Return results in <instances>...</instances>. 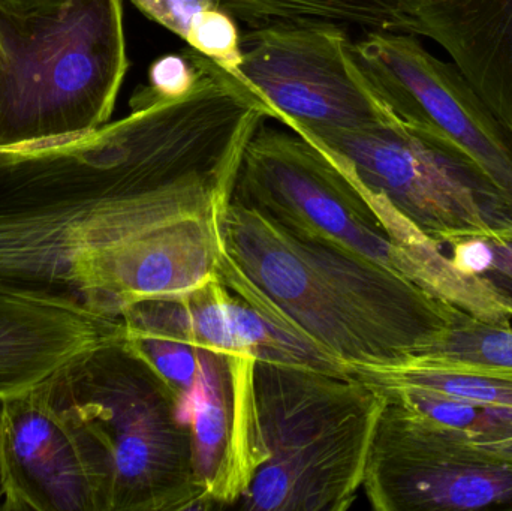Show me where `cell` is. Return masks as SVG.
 Returning <instances> with one entry per match:
<instances>
[{"mask_svg": "<svg viewBox=\"0 0 512 511\" xmlns=\"http://www.w3.org/2000/svg\"><path fill=\"white\" fill-rule=\"evenodd\" d=\"M339 156L361 185L439 245L512 225V203L454 141L393 113L355 132H297Z\"/></svg>", "mask_w": 512, "mask_h": 511, "instance_id": "obj_6", "label": "cell"}, {"mask_svg": "<svg viewBox=\"0 0 512 511\" xmlns=\"http://www.w3.org/2000/svg\"><path fill=\"white\" fill-rule=\"evenodd\" d=\"M363 489L376 511H512V455L385 398Z\"/></svg>", "mask_w": 512, "mask_h": 511, "instance_id": "obj_8", "label": "cell"}, {"mask_svg": "<svg viewBox=\"0 0 512 511\" xmlns=\"http://www.w3.org/2000/svg\"><path fill=\"white\" fill-rule=\"evenodd\" d=\"M421 356L512 368V324L484 323L456 308L448 329Z\"/></svg>", "mask_w": 512, "mask_h": 511, "instance_id": "obj_18", "label": "cell"}, {"mask_svg": "<svg viewBox=\"0 0 512 511\" xmlns=\"http://www.w3.org/2000/svg\"><path fill=\"white\" fill-rule=\"evenodd\" d=\"M125 342L182 399L197 381L203 366L201 348L162 336H126Z\"/></svg>", "mask_w": 512, "mask_h": 511, "instance_id": "obj_20", "label": "cell"}, {"mask_svg": "<svg viewBox=\"0 0 512 511\" xmlns=\"http://www.w3.org/2000/svg\"><path fill=\"white\" fill-rule=\"evenodd\" d=\"M233 189L185 180L173 144L135 113L2 149L0 294L84 309L78 275L90 257L177 222L222 218Z\"/></svg>", "mask_w": 512, "mask_h": 511, "instance_id": "obj_1", "label": "cell"}, {"mask_svg": "<svg viewBox=\"0 0 512 511\" xmlns=\"http://www.w3.org/2000/svg\"><path fill=\"white\" fill-rule=\"evenodd\" d=\"M249 30L339 26L351 33L393 30L396 0H218Z\"/></svg>", "mask_w": 512, "mask_h": 511, "instance_id": "obj_16", "label": "cell"}, {"mask_svg": "<svg viewBox=\"0 0 512 511\" xmlns=\"http://www.w3.org/2000/svg\"><path fill=\"white\" fill-rule=\"evenodd\" d=\"M203 366L180 399V419L189 425L195 471L213 509L227 507L228 468L233 440L234 392L230 357L201 348Z\"/></svg>", "mask_w": 512, "mask_h": 511, "instance_id": "obj_14", "label": "cell"}, {"mask_svg": "<svg viewBox=\"0 0 512 511\" xmlns=\"http://www.w3.org/2000/svg\"><path fill=\"white\" fill-rule=\"evenodd\" d=\"M378 392L418 389L512 408V368L417 356L387 368L349 372Z\"/></svg>", "mask_w": 512, "mask_h": 511, "instance_id": "obj_15", "label": "cell"}, {"mask_svg": "<svg viewBox=\"0 0 512 511\" xmlns=\"http://www.w3.org/2000/svg\"><path fill=\"white\" fill-rule=\"evenodd\" d=\"M231 200L409 279L405 251L351 168L291 129L259 126L243 153Z\"/></svg>", "mask_w": 512, "mask_h": 511, "instance_id": "obj_7", "label": "cell"}, {"mask_svg": "<svg viewBox=\"0 0 512 511\" xmlns=\"http://www.w3.org/2000/svg\"><path fill=\"white\" fill-rule=\"evenodd\" d=\"M221 236L222 284L348 372L421 356L453 320L454 306L405 276L237 201L228 204Z\"/></svg>", "mask_w": 512, "mask_h": 511, "instance_id": "obj_2", "label": "cell"}, {"mask_svg": "<svg viewBox=\"0 0 512 511\" xmlns=\"http://www.w3.org/2000/svg\"><path fill=\"white\" fill-rule=\"evenodd\" d=\"M125 333L117 318L0 294V401L33 389L84 351L125 339Z\"/></svg>", "mask_w": 512, "mask_h": 511, "instance_id": "obj_13", "label": "cell"}, {"mask_svg": "<svg viewBox=\"0 0 512 511\" xmlns=\"http://www.w3.org/2000/svg\"><path fill=\"white\" fill-rule=\"evenodd\" d=\"M0 150H2V149H0Z\"/></svg>", "mask_w": 512, "mask_h": 511, "instance_id": "obj_26", "label": "cell"}, {"mask_svg": "<svg viewBox=\"0 0 512 511\" xmlns=\"http://www.w3.org/2000/svg\"><path fill=\"white\" fill-rule=\"evenodd\" d=\"M200 78V63L191 47L180 54L159 57L149 68V84L141 92L152 99L170 101L189 95Z\"/></svg>", "mask_w": 512, "mask_h": 511, "instance_id": "obj_22", "label": "cell"}, {"mask_svg": "<svg viewBox=\"0 0 512 511\" xmlns=\"http://www.w3.org/2000/svg\"><path fill=\"white\" fill-rule=\"evenodd\" d=\"M186 44L218 63L225 71L237 74V68L242 62L239 21L222 6L209 9L198 18Z\"/></svg>", "mask_w": 512, "mask_h": 511, "instance_id": "obj_21", "label": "cell"}, {"mask_svg": "<svg viewBox=\"0 0 512 511\" xmlns=\"http://www.w3.org/2000/svg\"><path fill=\"white\" fill-rule=\"evenodd\" d=\"M5 498V480H3L2 456H0V506Z\"/></svg>", "mask_w": 512, "mask_h": 511, "instance_id": "obj_25", "label": "cell"}, {"mask_svg": "<svg viewBox=\"0 0 512 511\" xmlns=\"http://www.w3.org/2000/svg\"><path fill=\"white\" fill-rule=\"evenodd\" d=\"M41 389L80 441L107 511L213 510L179 395L125 339L78 354Z\"/></svg>", "mask_w": 512, "mask_h": 511, "instance_id": "obj_3", "label": "cell"}, {"mask_svg": "<svg viewBox=\"0 0 512 511\" xmlns=\"http://www.w3.org/2000/svg\"><path fill=\"white\" fill-rule=\"evenodd\" d=\"M394 32L441 45L512 131V0H396Z\"/></svg>", "mask_w": 512, "mask_h": 511, "instance_id": "obj_12", "label": "cell"}, {"mask_svg": "<svg viewBox=\"0 0 512 511\" xmlns=\"http://www.w3.org/2000/svg\"><path fill=\"white\" fill-rule=\"evenodd\" d=\"M128 68L122 0H69L33 14L0 8V149L101 128Z\"/></svg>", "mask_w": 512, "mask_h": 511, "instance_id": "obj_5", "label": "cell"}, {"mask_svg": "<svg viewBox=\"0 0 512 511\" xmlns=\"http://www.w3.org/2000/svg\"><path fill=\"white\" fill-rule=\"evenodd\" d=\"M351 32L339 26L270 27L242 36L236 77L294 132H355L393 111L355 65Z\"/></svg>", "mask_w": 512, "mask_h": 511, "instance_id": "obj_9", "label": "cell"}, {"mask_svg": "<svg viewBox=\"0 0 512 511\" xmlns=\"http://www.w3.org/2000/svg\"><path fill=\"white\" fill-rule=\"evenodd\" d=\"M141 12L155 23L161 24L174 35L188 39L192 27L198 18L209 11L218 8V0H129Z\"/></svg>", "mask_w": 512, "mask_h": 511, "instance_id": "obj_23", "label": "cell"}, {"mask_svg": "<svg viewBox=\"0 0 512 511\" xmlns=\"http://www.w3.org/2000/svg\"><path fill=\"white\" fill-rule=\"evenodd\" d=\"M441 248L460 269L489 282L512 306V225L459 234Z\"/></svg>", "mask_w": 512, "mask_h": 511, "instance_id": "obj_19", "label": "cell"}, {"mask_svg": "<svg viewBox=\"0 0 512 511\" xmlns=\"http://www.w3.org/2000/svg\"><path fill=\"white\" fill-rule=\"evenodd\" d=\"M3 511H107L101 480L41 384L0 401Z\"/></svg>", "mask_w": 512, "mask_h": 511, "instance_id": "obj_11", "label": "cell"}, {"mask_svg": "<svg viewBox=\"0 0 512 511\" xmlns=\"http://www.w3.org/2000/svg\"><path fill=\"white\" fill-rule=\"evenodd\" d=\"M351 54L400 120L454 141L512 203V131L456 63L442 62L414 35L393 30L355 36Z\"/></svg>", "mask_w": 512, "mask_h": 511, "instance_id": "obj_10", "label": "cell"}, {"mask_svg": "<svg viewBox=\"0 0 512 511\" xmlns=\"http://www.w3.org/2000/svg\"><path fill=\"white\" fill-rule=\"evenodd\" d=\"M69 0H0V8L14 14H33V12H54Z\"/></svg>", "mask_w": 512, "mask_h": 511, "instance_id": "obj_24", "label": "cell"}, {"mask_svg": "<svg viewBox=\"0 0 512 511\" xmlns=\"http://www.w3.org/2000/svg\"><path fill=\"white\" fill-rule=\"evenodd\" d=\"M254 402L259 465L233 509H351L384 396L349 372L258 359Z\"/></svg>", "mask_w": 512, "mask_h": 511, "instance_id": "obj_4", "label": "cell"}, {"mask_svg": "<svg viewBox=\"0 0 512 511\" xmlns=\"http://www.w3.org/2000/svg\"><path fill=\"white\" fill-rule=\"evenodd\" d=\"M379 393L385 398L397 399L409 405L436 422L457 429L474 443L512 455V408L429 390H388Z\"/></svg>", "mask_w": 512, "mask_h": 511, "instance_id": "obj_17", "label": "cell"}]
</instances>
